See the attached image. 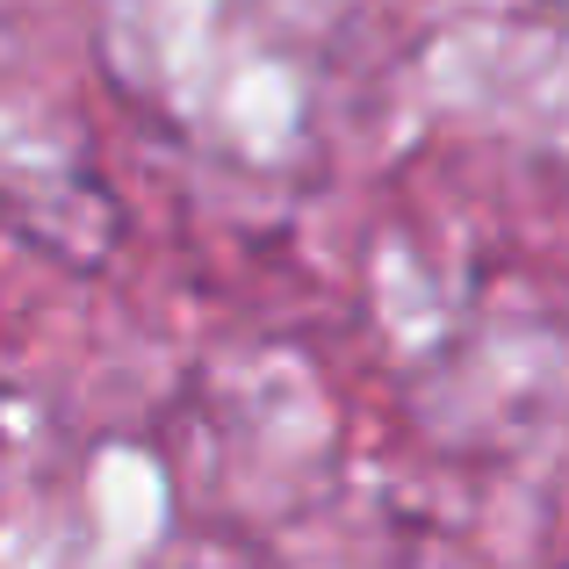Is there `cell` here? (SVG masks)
<instances>
[]
</instances>
